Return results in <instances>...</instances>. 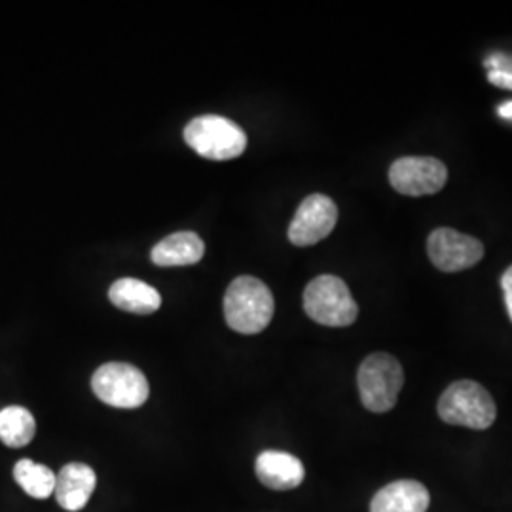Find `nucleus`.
<instances>
[{
	"label": "nucleus",
	"instance_id": "f257e3e1",
	"mask_svg": "<svg viewBox=\"0 0 512 512\" xmlns=\"http://www.w3.org/2000/svg\"><path fill=\"white\" fill-rule=\"evenodd\" d=\"M275 302L268 285L251 275L234 279L224 296L228 327L241 334H258L274 317Z\"/></svg>",
	"mask_w": 512,
	"mask_h": 512
},
{
	"label": "nucleus",
	"instance_id": "7ed1b4c3",
	"mask_svg": "<svg viewBox=\"0 0 512 512\" xmlns=\"http://www.w3.org/2000/svg\"><path fill=\"white\" fill-rule=\"evenodd\" d=\"M357 385L366 410L389 412L403 389V366L389 353H372L359 366Z\"/></svg>",
	"mask_w": 512,
	"mask_h": 512
},
{
	"label": "nucleus",
	"instance_id": "9b49d317",
	"mask_svg": "<svg viewBox=\"0 0 512 512\" xmlns=\"http://www.w3.org/2000/svg\"><path fill=\"white\" fill-rule=\"evenodd\" d=\"M97 484V476L90 465L69 463L55 476V499L65 511H82Z\"/></svg>",
	"mask_w": 512,
	"mask_h": 512
},
{
	"label": "nucleus",
	"instance_id": "4468645a",
	"mask_svg": "<svg viewBox=\"0 0 512 512\" xmlns=\"http://www.w3.org/2000/svg\"><path fill=\"white\" fill-rule=\"evenodd\" d=\"M109 298L116 308L137 315H150L162 306V296L154 287L131 277L114 281L110 285Z\"/></svg>",
	"mask_w": 512,
	"mask_h": 512
},
{
	"label": "nucleus",
	"instance_id": "a211bd4d",
	"mask_svg": "<svg viewBox=\"0 0 512 512\" xmlns=\"http://www.w3.org/2000/svg\"><path fill=\"white\" fill-rule=\"evenodd\" d=\"M501 287H503V294H505V306H507L512 321V266L501 277Z\"/></svg>",
	"mask_w": 512,
	"mask_h": 512
},
{
	"label": "nucleus",
	"instance_id": "dca6fc26",
	"mask_svg": "<svg viewBox=\"0 0 512 512\" xmlns=\"http://www.w3.org/2000/svg\"><path fill=\"white\" fill-rule=\"evenodd\" d=\"M14 478L19 488L35 499H48L54 494L55 475L42 463H35L31 459H21L14 467Z\"/></svg>",
	"mask_w": 512,
	"mask_h": 512
},
{
	"label": "nucleus",
	"instance_id": "6e6552de",
	"mask_svg": "<svg viewBox=\"0 0 512 512\" xmlns=\"http://www.w3.org/2000/svg\"><path fill=\"white\" fill-rule=\"evenodd\" d=\"M431 262L442 272H461L482 260L484 247L478 239L452 228L435 230L427 241Z\"/></svg>",
	"mask_w": 512,
	"mask_h": 512
},
{
	"label": "nucleus",
	"instance_id": "f03ea898",
	"mask_svg": "<svg viewBox=\"0 0 512 512\" xmlns=\"http://www.w3.org/2000/svg\"><path fill=\"white\" fill-rule=\"evenodd\" d=\"M184 139L200 156L215 162L234 160L247 148L245 131L232 120L217 114L194 118L184 129Z\"/></svg>",
	"mask_w": 512,
	"mask_h": 512
},
{
	"label": "nucleus",
	"instance_id": "9d476101",
	"mask_svg": "<svg viewBox=\"0 0 512 512\" xmlns=\"http://www.w3.org/2000/svg\"><path fill=\"white\" fill-rule=\"evenodd\" d=\"M258 480L275 492H287L294 490L304 480V465L293 454L277 452V450H266L256 458L255 465Z\"/></svg>",
	"mask_w": 512,
	"mask_h": 512
},
{
	"label": "nucleus",
	"instance_id": "f8f14e48",
	"mask_svg": "<svg viewBox=\"0 0 512 512\" xmlns=\"http://www.w3.org/2000/svg\"><path fill=\"white\" fill-rule=\"evenodd\" d=\"M429 492L418 480H397L372 497L370 512H425Z\"/></svg>",
	"mask_w": 512,
	"mask_h": 512
},
{
	"label": "nucleus",
	"instance_id": "1a4fd4ad",
	"mask_svg": "<svg viewBox=\"0 0 512 512\" xmlns=\"http://www.w3.org/2000/svg\"><path fill=\"white\" fill-rule=\"evenodd\" d=\"M338 220V207L325 194H311L300 203L289 226V239L296 247H310L330 236Z\"/></svg>",
	"mask_w": 512,
	"mask_h": 512
},
{
	"label": "nucleus",
	"instance_id": "ddd939ff",
	"mask_svg": "<svg viewBox=\"0 0 512 512\" xmlns=\"http://www.w3.org/2000/svg\"><path fill=\"white\" fill-rule=\"evenodd\" d=\"M205 253V243L194 232H177L162 239L150 253V260L156 266H190L200 262Z\"/></svg>",
	"mask_w": 512,
	"mask_h": 512
},
{
	"label": "nucleus",
	"instance_id": "6ab92c4d",
	"mask_svg": "<svg viewBox=\"0 0 512 512\" xmlns=\"http://www.w3.org/2000/svg\"><path fill=\"white\" fill-rule=\"evenodd\" d=\"M497 114H499L503 120H512V101H505L503 105H499Z\"/></svg>",
	"mask_w": 512,
	"mask_h": 512
},
{
	"label": "nucleus",
	"instance_id": "20e7f679",
	"mask_svg": "<svg viewBox=\"0 0 512 512\" xmlns=\"http://www.w3.org/2000/svg\"><path fill=\"white\" fill-rule=\"evenodd\" d=\"M304 310L325 327H349L359 315L348 285L336 275H319L310 281L304 291Z\"/></svg>",
	"mask_w": 512,
	"mask_h": 512
},
{
	"label": "nucleus",
	"instance_id": "f3484780",
	"mask_svg": "<svg viewBox=\"0 0 512 512\" xmlns=\"http://www.w3.org/2000/svg\"><path fill=\"white\" fill-rule=\"evenodd\" d=\"M488 69V80L495 88L512 90V55L497 52L484 61Z\"/></svg>",
	"mask_w": 512,
	"mask_h": 512
},
{
	"label": "nucleus",
	"instance_id": "39448f33",
	"mask_svg": "<svg viewBox=\"0 0 512 512\" xmlns=\"http://www.w3.org/2000/svg\"><path fill=\"white\" fill-rule=\"evenodd\" d=\"M439 416L450 425L482 431L494 423L497 408L492 395L482 385L461 380L442 393Z\"/></svg>",
	"mask_w": 512,
	"mask_h": 512
},
{
	"label": "nucleus",
	"instance_id": "423d86ee",
	"mask_svg": "<svg viewBox=\"0 0 512 512\" xmlns=\"http://www.w3.org/2000/svg\"><path fill=\"white\" fill-rule=\"evenodd\" d=\"M92 389L101 403L114 408H139L147 403V376L128 363H107L95 370Z\"/></svg>",
	"mask_w": 512,
	"mask_h": 512
},
{
	"label": "nucleus",
	"instance_id": "2eb2a0df",
	"mask_svg": "<svg viewBox=\"0 0 512 512\" xmlns=\"http://www.w3.org/2000/svg\"><path fill=\"white\" fill-rule=\"evenodd\" d=\"M37 433V421L23 406H8L0 412V440L10 448H23Z\"/></svg>",
	"mask_w": 512,
	"mask_h": 512
},
{
	"label": "nucleus",
	"instance_id": "0eeeda50",
	"mask_svg": "<svg viewBox=\"0 0 512 512\" xmlns=\"http://www.w3.org/2000/svg\"><path fill=\"white\" fill-rule=\"evenodd\" d=\"M448 169L437 158L406 156L389 169V183L404 196H431L444 188Z\"/></svg>",
	"mask_w": 512,
	"mask_h": 512
}]
</instances>
